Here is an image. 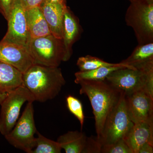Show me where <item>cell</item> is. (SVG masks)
I'll use <instances>...</instances> for the list:
<instances>
[{
  "instance_id": "cell-1",
  "label": "cell",
  "mask_w": 153,
  "mask_h": 153,
  "mask_svg": "<svg viewBox=\"0 0 153 153\" xmlns=\"http://www.w3.org/2000/svg\"><path fill=\"white\" fill-rule=\"evenodd\" d=\"M80 86L79 93L87 96L92 106L97 137L100 138L105 121L120 100L122 91L105 80L80 79L74 81Z\"/></svg>"
},
{
  "instance_id": "cell-2",
  "label": "cell",
  "mask_w": 153,
  "mask_h": 153,
  "mask_svg": "<svg viewBox=\"0 0 153 153\" xmlns=\"http://www.w3.org/2000/svg\"><path fill=\"white\" fill-rule=\"evenodd\" d=\"M22 85L32 94L35 101L44 102L58 95L66 80L61 69L34 64L23 73Z\"/></svg>"
},
{
  "instance_id": "cell-3",
  "label": "cell",
  "mask_w": 153,
  "mask_h": 153,
  "mask_svg": "<svg viewBox=\"0 0 153 153\" xmlns=\"http://www.w3.org/2000/svg\"><path fill=\"white\" fill-rule=\"evenodd\" d=\"M105 80L126 95L145 91L153 96V66L140 69L120 68L112 71Z\"/></svg>"
},
{
  "instance_id": "cell-4",
  "label": "cell",
  "mask_w": 153,
  "mask_h": 153,
  "mask_svg": "<svg viewBox=\"0 0 153 153\" xmlns=\"http://www.w3.org/2000/svg\"><path fill=\"white\" fill-rule=\"evenodd\" d=\"M126 12V24L132 28L138 44L153 42V2L131 0Z\"/></svg>"
},
{
  "instance_id": "cell-5",
  "label": "cell",
  "mask_w": 153,
  "mask_h": 153,
  "mask_svg": "<svg viewBox=\"0 0 153 153\" xmlns=\"http://www.w3.org/2000/svg\"><path fill=\"white\" fill-rule=\"evenodd\" d=\"M29 51L34 64L50 67H59L64 61L65 50L62 39L52 34L31 38Z\"/></svg>"
},
{
  "instance_id": "cell-6",
  "label": "cell",
  "mask_w": 153,
  "mask_h": 153,
  "mask_svg": "<svg viewBox=\"0 0 153 153\" xmlns=\"http://www.w3.org/2000/svg\"><path fill=\"white\" fill-rule=\"evenodd\" d=\"M134 124L127 110L125 94L123 92L119 101L106 119L99 141L102 146L116 142L124 138Z\"/></svg>"
},
{
  "instance_id": "cell-7",
  "label": "cell",
  "mask_w": 153,
  "mask_h": 153,
  "mask_svg": "<svg viewBox=\"0 0 153 153\" xmlns=\"http://www.w3.org/2000/svg\"><path fill=\"white\" fill-rule=\"evenodd\" d=\"M33 102H29L22 116L5 138L15 148L31 153L35 146L34 135L37 131L35 120Z\"/></svg>"
},
{
  "instance_id": "cell-8",
  "label": "cell",
  "mask_w": 153,
  "mask_h": 153,
  "mask_svg": "<svg viewBox=\"0 0 153 153\" xmlns=\"http://www.w3.org/2000/svg\"><path fill=\"white\" fill-rule=\"evenodd\" d=\"M35 101L32 94L22 85L7 94L1 104L0 133L2 135H7L16 125L25 102Z\"/></svg>"
},
{
  "instance_id": "cell-9",
  "label": "cell",
  "mask_w": 153,
  "mask_h": 153,
  "mask_svg": "<svg viewBox=\"0 0 153 153\" xmlns=\"http://www.w3.org/2000/svg\"><path fill=\"white\" fill-rule=\"evenodd\" d=\"M7 21V31L1 41L22 46L29 50L31 38L26 22L25 10L20 0H14Z\"/></svg>"
},
{
  "instance_id": "cell-10",
  "label": "cell",
  "mask_w": 153,
  "mask_h": 153,
  "mask_svg": "<svg viewBox=\"0 0 153 153\" xmlns=\"http://www.w3.org/2000/svg\"><path fill=\"white\" fill-rule=\"evenodd\" d=\"M129 116L134 123H153V96L145 91L126 95Z\"/></svg>"
},
{
  "instance_id": "cell-11",
  "label": "cell",
  "mask_w": 153,
  "mask_h": 153,
  "mask_svg": "<svg viewBox=\"0 0 153 153\" xmlns=\"http://www.w3.org/2000/svg\"><path fill=\"white\" fill-rule=\"evenodd\" d=\"M0 61L13 66L22 73L34 64L27 48L2 41L0 42Z\"/></svg>"
},
{
  "instance_id": "cell-12",
  "label": "cell",
  "mask_w": 153,
  "mask_h": 153,
  "mask_svg": "<svg viewBox=\"0 0 153 153\" xmlns=\"http://www.w3.org/2000/svg\"><path fill=\"white\" fill-rule=\"evenodd\" d=\"M82 29L79 19L67 6L63 15L62 41L65 50L64 62L71 58L73 53L72 47L80 38Z\"/></svg>"
},
{
  "instance_id": "cell-13",
  "label": "cell",
  "mask_w": 153,
  "mask_h": 153,
  "mask_svg": "<svg viewBox=\"0 0 153 153\" xmlns=\"http://www.w3.org/2000/svg\"><path fill=\"white\" fill-rule=\"evenodd\" d=\"M123 140L133 153H138L141 147L146 143L153 144V123H134Z\"/></svg>"
},
{
  "instance_id": "cell-14",
  "label": "cell",
  "mask_w": 153,
  "mask_h": 153,
  "mask_svg": "<svg viewBox=\"0 0 153 153\" xmlns=\"http://www.w3.org/2000/svg\"><path fill=\"white\" fill-rule=\"evenodd\" d=\"M47 22L51 34L62 39L63 15L65 9L63 6L50 0H44L39 6Z\"/></svg>"
},
{
  "instance_id": "cell-15",
  "label": "cell",
  "mask_w": 153,
  "mask_h": 153,
  "mask_svg": "<svg viewBox=\"0 0 153 153\" xmlns=\"http://www.w3.org/2000/svg\"><path fill=\"white\" fill-rule=\"evenodd\" d=\"M25 15L31 38H39L51 34L40 7L25 10Z\"/></svg>"
},
{
  "instance_id": "cell-16",
  "label": "cell",
  "mask_w": 153,
  "mask_h": 153,
  "mask_svg": "<svg viewBox=\"0 0 153 153\" xmlns=\"http://www.w3.org/2000/svg\"><path fill=\"white\" fill-rule=\"evenodd\" d=\"M121 63L138 69L153 66V42L138 44L131 55Z\"/></svg>"
},
{
  "instance_id": "cell-17",
  "label": "cell",
  "mask_w": 153,
  "mask_h": 153,
  "mask_svg": "<svg viewBox=\"0 0 153 153\" xmlns=\"http://www.w3.org/2000/svg\"><path fill=\"white\" fill-rule=\"evenodd\" d=\"M88 140L84 133L74 131L60 135L57 141L66 153H85Z\"/></svg>"
},
{
  "instance_id": "cell-18",
  "label": "cell",
  "mask_w": 153,
  "mask_h": 153,
  "mask_svg": "<svg viewBox=\"0 0 153 153\" xmlns=\"http://www.w3.org/2000/svg\"><path fill=\"white\" fill-rule=\"evenodd\" d=\"M23 73L16 68L0 61V94H7L22 85Z\"/></svg>"
},
{
  "instance_id": "cell-19",
  "label": "cell",
  "mask_w": 153,
  "mask_h": 153,
  "mask_svg": "<svg viewBox=\"0 0 153 153\" xmlns=\"http://www.w3.org/2000/svg\"><path fill=\"white\" fill-rule=\"evenodd\" d=\"M124 67L134 68L121 63L120 65L117 66H102L90 71H79L76 72L74 74L75 77L74 81L80 79L104 81L107 76L112 71Z\"/></svg>"
},
{
  "instance_id": "cell-20",
  "label": "cell",
  "mask_w": 153,
  "mask_h": 153,
  "mask_svg": "<svg viewBox=\"0 0 153 153\" xmlns=\"http://www.w3.org/2000/svg\"><path fill=\"white\" fill-rule=\"evenodd\" d=\"M35 146L31 153H60L62 148L57 141L49 139L37 131Z\"/></svg>"
},
{
  "instance_id": "cell-21",
  "label": "cell",
  "mask_w": 153,
  "mask_h": 153,
  "mask_svg": "<svg viewBox=\"0 0 153 153\" xmlns=\"http://www.w3.org/2000/svg\"><path fill=\"white\" fill-rule=\"evenodd\" d=\"M121 63H110L105 61L98 57L87 55L79 57L76 62V65L79 71H88L94 70L102 66H117Z\"/></svg>"
},
{
  "instance_id": "cell-22",
  "label": "cell",
  "mask_w": 153,
  "mask_h": 153,
  "mask_svg": "<svg viewBox=\"0 0 153 153\" xmlns=\"http://www.w3.org/2000/svg\"><path fill=\"white\" fill-rule=\"evenodd\" d=\"M66 105L68 110L77 119L82 129L84 125L85 116L82 103L73 96L69 95L66 97Z\"/></svg>"
},
{
  "instance_id": "cell-23",
  "label": "cell",
  "mask_w": 153,
  "mask_h": 153,
  "mask_svg": "<svg viewBox=\"0 0 153 153\" xmlns=\"http://www.w3.org/2000/svg\"><path fill=\"white\" fill-rule=\"evenodd\" d=\"M100 153H133L123 139L116 142L102 145Z\"/></svg>"
},
{
  "instance_id": "cell-24",
  "label": "cell",
  "mask_w": 153,
  "mask_h": 153,
  "mask_svg": "<svg viewBox=\"0 0 153 153\" xmlns=\"http://www.w3.org/2000/svg\"><path fill=\"white\" fill-rule=\"evenodd\" d=\"M14 0H0V13L7 21Z\"/></svg>"
},
{
  "instance_id": "cell-25",
  "label": "cell",
  "mask_w": 153,
  "mask_h": 153,
  "mask_svg": "<svg viewBox=\"0 0 153 153\" xmlns=\"http://www.w3.org/2000/svg\"><path fill=\"white\" fill-rule=\"evenodd\" d=\"M44 0H20L21 5L24 10L39 7Z\"/></svg>"
},
{
  "instance_id": "cell-26",
  "label": "cell",
  "mask_w": 153,
  "mask_h": 153,
  "mask_svg": "<svg viewBox=\"0 0 153 153\" xmlns=\"http://www.w3.org/2000/svg\"><path fill=\"white\" fill-rule=\"evenodd\" d=\"M153 144L146 143L141 147L138 153H153Z\"/></svg>"
},
{
  "instance_id": "cell-27",
  "label": "cell",
  "mask_w": 153,
  "mask_h": 153,
  "mask_svg": "<svg viewBox=\"0 0 153 153\" xmlns=\"http://www.w3.org/2000/svg\"><path fill=\"white\" fill-rule=\"evenodd\" d=\"M53 2L57 3L60 4L64 7H67V3H66V0H50Z\"/></svg>"
},
{
  "instance_id": "cell-28",
  "label": "cell",
  "mask_w": 153,
  "mask_h": 153,
  "mask_svg": "<svg viewBox=\"0 0 153 153\" xmlns=\"http://www.w3.org/2000/svg\"><path fill=\"white\" fill-rule=\"evenodd\" d=\"M7 94H0V105L5 98Z\"/></svg>"
},
{
  "instance_id": "cell-29",
  "label": "cell",
  "mask_w": 153,
  "mask_h": 153,
  "mask_svg": "<svg viewBox=\"0 0 153 153\" xmlns=\"http://www.w3.org/2000/svg\"><path fill=\"white\" fill-rule=\"evenodd\" d=\"M147 1H149L153 2V0H147Z\"/></svg>"
},
{
  "instance_id": "cell-30",
  "label": "cell",
  "mask_w": 153,
  "mask_h": 153,
  "mask_svg": "<svg viewBox=\"0 0 153 153\" xmlns=\"http://www.w3.org/2000/svg\"><path fill=\"white\" fill-rule=\"evenodd\" d=\"M128 1H131V0H128Z\"/></svg>"
}]
</instances>
